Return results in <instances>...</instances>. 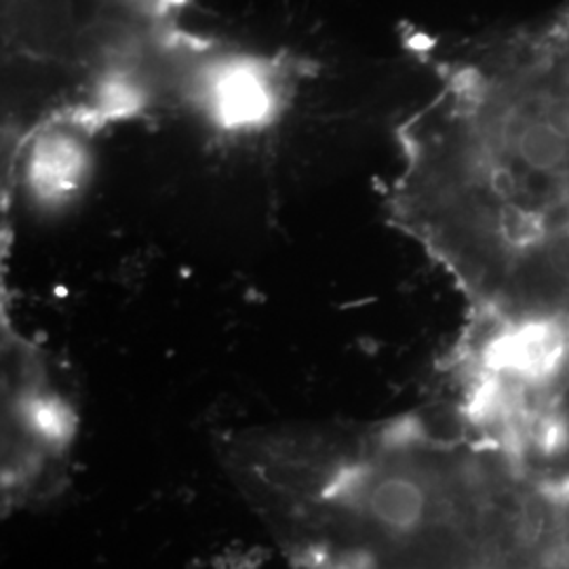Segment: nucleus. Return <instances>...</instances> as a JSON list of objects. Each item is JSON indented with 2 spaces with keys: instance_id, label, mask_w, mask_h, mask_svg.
<instances>
[{
  "instance_id": "1",
  "label": "nucleus",
  "mask_w": 569,
  "mask_h": 569,
  "mask_svg": "<svg viewBox=\"0 0 569 569\" xmlns=\"http://www.w3.org/2000/svg\"><path fill=\"white\" fill-rule=\"evenodd\" d=\"M397 127L388 220L465 315L569 317V9L448 53Z\"/></svg>"
},
{
  "instance_id": "2",
  "label": "nucleus",
  "mask_w": 569,
  "mask_h": 569,
  "mask_svg": "<svg viewBox=\"0 0 569 569\" xmlns=\"http://www.w3.org/2000/svg\"><path fill=\"white\" fill-rule=\"evenodd\" d=\"M197 0H0L2 211L44 143L119 122L192 114L230 131L274 121L298 66L188 26Z\"/></svg>"
},
{
  "instance_id": "3",
  "label": "nucleus",
  "mask_w": 569,
  "mask_h": 569,
  "mask_svg": "<svg viewBox=\"0 0 569 569\" xmlns=\"http://www.w3.org/2000/svg\"><path fill=\"white\" fill-rule=\"evenodd\" d=\"M2 507L60 491L77 441V409L47 350L13 323L2 298Z\"/></svg>"
}]
</instances>
